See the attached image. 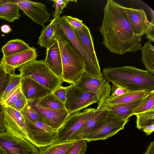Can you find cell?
Wrapping results in <instances>:
<instances>
[{"instance_id": "22", "label": "cell", "mask_w": 154, "mask_h": 154, "mask_svg": "<svg viewBox=\"0 0 154 154\" xmlns=\"http://www.w3.org/2000/svg\"><path fill=\"white\" fill-rule=\"evenodd\" d=\"M151 91H131L120 96L110 98H107L102 103L111 105L128 103L142 99Z\"/></svg>"}, {"instance_id": "21", "label": "cell", "mask_w": 154, "mask_h": 154, "mask_svg": "<svg viewBox=\"0 0 154 154\" xmlns=\"http://www.w3.org/2000/svg\"><path fill=\"white\" fill-rule=\"evenodd\" d=\"M107 111L96 109L93 115L78 130L69 138L68 141L85 140L91 131L107 114Z\"/></svg>"}, {"instance_id": "7", "label": "cell", "mask_w": 154, "mask_h": 154, "mask_svg": "<svg viewBox=\"0 0 154 154\" xmlns=\"http://www.w3.org/2000/svg\"><path fill=\"white\" fill-rule=\"evenodd\" d=\"M129 121L121 120L107 114L93 128L87 135L85 140L88 142L104 140L115 135L123 129Z\"/></svg>"}, {"instance_id": "44", "label": "cell", "mask_w": 154, "mask_h": 154, "mask_svg": "<svg viewBox=\"0 0 154 154\" xmlns=\"http://www.w3.org/2000/svg\"><path fill=\"white\" fill-rule=\"evenodd\" d=\"M154 141L150 143L144 154H154Z\"/></svg>"}, {"instance_id": "23", "label": "cell", "mask_w": 154, "mask_h": 154, "mask_svg": "<svg viewBox=\"0 0 154 154\" xmlns=\"http://www.w3.org/2000/svg\"><path fill=\"white\" fill-rule=\"evenodd\" d=\"M20 9L18 5L13 0H6L0 5V19L13 22L20 18L21 15L19 13Z\"/></svg>"}, {"instance_id": "18", "label": "cell", "mask_w": 154, "mask_h": 154, "mask_svg": "<svg viewBox=\"0 0 154 154\" xmlns=\"http://www.w3.org/2000/svg\"><path fill=\"white\" fill-rule=\"evenodd\" d=\"M20 86L21 91L27 100L41 98L52 92L50 89L28 78H22Z\"/></svg>"}, {"instance_id": "48", "label": "cell", "mask_w": 154, "mask_h": 154, "mask_svg": "<svg viewBox=\"0 0 154 154\" xmlns=\"http://www.w3.org/2000/svg\"><path fill=\"white\" fill-rule=\"evenodd\" d=\"M6 1V0H0V5L4 3Z\"/></svg>"}, {"instance_id": "25", "label": "cell", "mask_w": 154, "mask_h": 154, "mask_svg": "<svg viewBox=\"0 0 154 154\" xmlns=\"http://www.w3.org/2000/svg\"><path fill=\"white\" fill-rule=\"evenodd\" d=\"M141 61L147 71L154 74V47L151 42L145 43L140 49Z\"/></svg>"}, {"instance_id": "34", "label": "cell", "mask_w": 154, "mask_h": 154, "mask_svg": "<svg viewBox=\"0 0 154 154\" xmlns=\"http://www.w3.org/2000/svg\"><path fill=\"white\" fill-rule=\"evenodd\" d=\"M87 147V143L85 140H77L66 154H85Z\"/></svg>"}, {"instance_id": "47", "label": "cell", "mask_w": 154, "mask_h": 154, "mask_svg": "<svg viewBox=\"0 0 154 154\" xmlns=\"http://www.w3.org/2000/svg\"><path fill=\"white\" fill-rule=\"evenodd\" d=\"M0 154H6L5 152L0 147Z\"/></svg>"}, {"instance_id": "24", "label": "cell", "mask_w": 154, "mask_h": 154, "mask_svg": "<svg viewBox=\"0 0 154 154\" xmlns=\"http://www.w3.org/2000/svg\"><path fill=\"white\" fill-rule=\"evenodd\" d=\"M30 47L21 39H14L8 41L1 48L3 57L10 56L25 51Z\"/></svg>"}, {"instance_id": "40", "label": "cell", "mask_w": 154, "mask_h": 154, "mask_svg": "<svg viewBox=\"0 0 154 154\" xmlns=\"http://www.w3.org/2000/svg\"><path fill=\"white\" fill-rule=\"evenodd\" d=\"M5 105L0 103V133L6 131L5 126Z\"/></svg>"}, {"instance_id": "6", "label": "cell", "mask_w": 154, "mask_h": 154, "mask_svg": "<svg viewBox=\"0 0 154 154\" xmlns=\"http://www.w3.org/2000/svg\"><path fill=\"white\" fill-rule=\"evenodd\" d=\"M96 109L89 108L82 111L68 114L57 130V135L53 144L67 141L69 138L93 115Z\"/></svg>"}, {"instance_id": "32", "label": "cell", "mask_w": 154, "mask_h": 154, "mask_svg": "<svg viewBox=\"0 0 154 154\" xmlns=\"http://www.w3.org/2000/svg\"><path fill=\"white\" fill-rule=\"evenodd\" d=\"M21 78L22 77L20 74H16L15 73L14 71L12 72L11 74L9 84L3 95L2 102L5 99L10 92L15 87L20 84Z\"/></svg>"}, {"instance_id": "5", "label": "cell", "mask_w": 154, "mask_h": 154, "mask_svg": "<svg viewBox=\"0 0 154 154\" xmlns=\"http://www.w3.org/2000/svg\"><path fill=\"white\" fill-rule=\"evenodd\" d=\"M54 26L55 29L58 30L61 33L75 51L84 60L85 66V72L93 77L101 78L103 76L100 68L97 67L89 57L73 28L66 20V15L55 18Z\"/></svg>"}, {"instance_id": "17", "label": "cell", "mask_w": 154, "mask_h": 154, "mask_svg": "<svg viewBox=\"0 0 154 154\" xmlns=\"http://www.w3.org/2000/svg\"><path fill=\"white\" fill-rule=\"evenodd\" d=\"M141 100L131 103L116 104H107L102 103L97 106L96 109L107 111V114L121 120H127L131 116L134 110Z\"/></svg>"}, {"instance_id": "31", "label": "cell", "mask_w": 154, "mask_h": 154, "mask_svg": "<svg viewBox=\"0 0 154 154\" xmlns=\"http://www.w3.org/2000/svg\"><path fill=\"white\" fill-rule=\"evenodd\" d=\"M20 112L23 116L30 121H39L45 123L42 116L27 102Z\"/></svg>"}, {"instance_id": "13", "label": "cell", "mask_w": 154, "mask_h": 154, "mask_svg": "<svg viewBox=\"0 0 154 154\" xmlns=\"http://www.w3.org/2000/svg\"><path fill=\"white\" fill-rule=\"evenodd\" d=\"M27 103L42 117L45 123L58 130L69 114L66 109H54L42 106L38 99L27 100Z\"/></svg>"}, {"instance_id": "45", "label": "cell", "mask_w": 154, "mask_h": 154, "mask_svg": "<svg viewBox=\"0 0 154 154\" xmlns=\"http://www.w3.org/2000/svg\"><path fill=\"white\" fill-rule=\"evenodd\" d=\"M1 31L5 33H8L11 30L10 26L7 24H4L1 27Z\"/></svg>"}, {"instance_id": "15", "label": "cell", "mask_w": 154, "mask_h": 154, "mask_svg": "<svg viewBox=\"0 0 154 154\" xmlns=\"http://www.w3.org/2000/svg\"><path fill=\"white\" fill-rule=\"evenodd\" d=\"M37 53L34 47H30L22 52L8 57H3L0 64L7 73L11 74L16 69L32 60H36Z\"/></svg>"}, {"instance_id": "12", "label": "cell", "mask_w": 154, "mask_h": 154, "mask_svg": "<svg viewBox=\"0 0 154 154\" xmlns=\"http://www.w3.org/2000/svg\"><path fill=\"white\" fill-rule=\"evenodd\" d=\"M5 110L6 131L17 137L25 139L34 145V140L28 130L24 119L20 112L8 106H5Z\"/></svg>"}, {"instance_id": "28", "label": "cell", "mask_w": 154, "mask_h": 154, "mask_svg": "<svg viewBox=\"0 0 154 154\" xmlns=\"http://www.w3.org/2000/svg\"><path fill=\"white\" fill-rule=\"evenodd\" d=\"M152 110H154V90L141 99L132 115Z\"/></svg>"}, {"instance_id": "3", "label": "cell", "mask_w": 154, "mask_h": 154, "mask_svg": "<svg viewBox=\"0 0 154 154\" xmlns=\"http://www.w3.org/2000/svg\"><path fill=\"white\" fill-rule=\"evenodd\" d=\"M55 30L53 38L57 42L60 53L62 65V80L74 84L85 72V61L61 33L58 30Z\"/></svg>"}, {"instance_id": "19", "label": "cell", "mask_w": 154, "mask_h": 154, "mask_svg": "<svg viewBox=\"0 0 154 154\" xmlns=\"http://www.w3.org/2000/svg\"><path fill=\"white\" fill-rule=\"evenodd\" d=\"M44 61L51 70L62 79V65L60 53L58 43L53 38L46 48Z\"/></svg>"}, {"instance_id": "14", "label": "cell", "mask_w": 154, "mask_h": 154, "mask_svg": "<svg viewBox=\"0 0 154 154\" xmlns=\"http://www.w3.org/2000/svg\"><path fill=\"white\" fill-rule=\"evenodd\" d=\"M13 1L18 5L24 14L44 27V24L48 20L50 16L44 4L27 0Z\"/></svg>"}, {"instance_id": "20", "label": "cell", "mask_w": 154, "mask_h": 154, "mask_svg": "<svg viewBox=\"0 0 154 154\" xmlns=\"http://www.w3.org/2000/svg\"><path fill=\"white\" fill-rule=\"evenodd\" d=\"M73 29L89 57L97 67L100 68L94 48L93 38L88 27L84 24L80 31Z\"/></svg>"}, {"instance_id": "41", "label": "cell", "mask_w": 154, "mask_h": 154, "mask_svg": "<svg viewBox=\"0 0 154 154\" xmlns=\"http://www.w3.org/2000/svg\"><path fill=\"white\" fill-rule=\"evenodd\" d=\"M27 102V100L21 91L13 108L20 112L24 107Z\"/></svg>"}, {"instance_id": "43", "label": "cell", "mask_w": 154, "mask_h": 154, "mask_svg": "<svg viewBox=\"0 0 154 154\" xmlns=\"http://www.w3.org/2000/svg\"><path fill=\"white\" fill-rule=\"evenodd\" d=\"M146 134L149 136L154 131V124L147 126L142 129Z\"/></svg>"}, {"instance_id": "39", "label": "cell", "mask_w": 154, "mask_h": 154, "mask_svg": "<svg viewBox=\"0 0 154 154\" xmlns=\"http://www.w3.org/2000/svg\"><path fill=\"white\" fill-rule=\"evenodd\" d=\"M11 76V74L7 73L0 81V103L2 102L4 93L9 84Z\"/></svg>"}, {"instance_id": "9", "label": "cell", "mask_w": 154, "mask_h": 154, "mask_svg": "<svg viewBox=\"0 0 154 154\" xmlns=\"http://www.w3.org/2000/svg\"><path fill=\"white\" fill-rule=\"evenodd\" d=\"M73 84L83 91L95 94L98 99L97 106L103 102L111 92V86L103 76L100 79L96 78L85 72Z\"/></svg>"}, {"instance_id": "16", "label": "cell", "mask_w": 154, "mask_h": 154, "mask_svg": "<svg viewBox=\"0 0 154 154\" xmlns=\"http://www.w3.org/2000/svg\"><path fill=\"white\" fill-rule=\"evenodd\" d=\"M125 11L133 32L135 35L141 37L146 34L150 24L144 11L125 7Z\"/></svg>"}, {"instance_id": "37", "label": "cell", "mask_w": 154, "mask_h": 154, "mask_svg": "<svg viewBox=\"0 0 154 154\" xmlns=\"http://www.w3.org/2000/svg\"><path fill=\"white\" fill-rule=\"evenodd\" d=\"M66 19L68 23L73 29L79 31L81 30L84 24L82 20L69 16H66Z\"/></svg>"}, {"instance_id": "29", "label": "cell", "mask_w": 154, "mask_h": 154, "mask_svg": "<svg viewBox=\"0 0 154 154\" xmlns=\"http://www.w3.org/2000/svg\"><path fill=\"white\" fill-rule=\"evenodd\" d=\"M40 105L43 107L54 109H65L64 104L57 99L51 93L38 99Z\"/></svg>"}, {"instance_id": "1", "label": "cell", "mask_w": 154, "mask_h": 154, "mask_svg": "<svg viewBox=\"0 0 154 154\" xmlns=\"http://www.w3.org/2000/svg\"><path fill=\"white\" fill-rule=\"evenodd\" d=\"M125 8L114 0H108L99 29L105 47L111 52L120 55L136 52L142 47V38L133 33Z\"/></svg>"}, {"instance_id": "35", "label": "cell", "mask_w": 154, "mask_h": 154, "mask_svg": "<svg viewBox=\"0 0 154 154\" xmlns=\"http://www.w3.org/2000/svg\"><path fill=\"white\" fill-rule=\"evenodd\" d=\"M53 2L52 6L55 8V11L53 12L54 18H57L63 13V10L66 7V5L70 2H76L77 1L69 0H52Z\"/></svg>"}, {"instance_id": "2", "label": "cell", "mask_w": 154, "mask_h": 154, "mask_svg": "<svg viewBox=\"0 0 154 154\" xmlns=\"http://www.w3.org/2000/svg\"><path fill=\"white\" fill-rule=\"evenodd\" d=\"M103 78L132 91L154 90V75L147 70L127 66L103 69Z\"/></svg>"}, {"instance_id": "46", "label": "cell", "mask_w": 154, "mask_h": 154, "mask_svg": "<svg viewBox=\"0 0 154 154\" xmlns=\"http://www.w3.org/2000/svg\"><path fill=\"white\" fill-rule=\"evenodd\" d=\"M7 73L4 68L0 64V81Z\"/></svg>"}, {"instance_id": "33", "label": "cell", "mask_w": 154, "mask_h": 154, "mask_svg": "<svg viewBox=\"0 0 154 154\" xmlns=\"http://www.w3.org/2000/svg\"><path fill=\"white\" fill-rule=\"evenodd\" d=\"M21 92L20 84L10 92L2 102L3 103L5 106H8L13 108Z\"/></svg>"}, {"instance_id": "38", "label": "cell", "mask_w": 154, "mask_h": 154, "mask_svg": "<svg viewBox=\"0 0 154 154\" xmlns=\"http://www.w3.org/2000/svg\"><path fill=\"white\" fill-rule=\"evenodd\" d=\"M55 97L64 104L66 97V87L60 86L52 92Z\"/></svg>"}, {"instance_id": "8", "label": "cell", "mask_w": 154, "mask_h": 154, "mask_svg": "<svg viewBox=\"0 0 154 154\" xmlns=\"http://www.w3.org/2000/svg\"><path fill=\"white\" fill-rule=\"evenodd\" d=\"M98 102V97L94 93L83 91L73 84L66 87L64 106L69 114L79 112Z\"/></svg>"}, {"instance_id": "11", "label": "cell", "mask_w": 154, "mask_h": 154, "mask_svg": "<svg viewBox=\"0 0 154 154\" xmlns=\"http://www.w3.org/2000/svg\"><path fill=\"white\" fill-rule=\"evenodd\" d=\"M0 147L6 154H38V148L27 140L6 131L0 133Z\"/></svg>"}, {"instance_id": "26", "label": "cell", "mask_w": 154, "mask_h": 154, "mask_svg": "<svg viewBox=\"0 0 154 154\" xmlns=\"http://www.w3.org/2000/svg\"><path fill=\"white\" fill-rule=\"evenodd\" d=\"M77 140L68 141L39 148L38 154H66Z\"/></svg>"}, {"instance_id": "10", "label": "cell", "mask_w": 154, "mask_h": 154, "mask_svg": "<svg viewBox=\"0 0 154 154\" xmlns=\"http://www.w3.org/2000/svg\"><path fill=\"white\" fill-rule=\"evenodd\" d=\"M23 117L29 134L34 140L35 146L39 148L53 144L57 135V129L43 122L32 121Z\"/></svg>"}, {"instance_id": "27", "label": "cell", "mask_w": 154, "mask_h": 154, "mask_svg": "<svg viewBox=\"0 0 154 154\" xmlns=\"http://www.w3.org/2000/svg\"><path fill=\"white\" fill-rule=\"evenodd\" d=\"M55 18L51 20L50 23L44 27L42 31L37 44L41 47L46 48L48 47L55 32L54 22Z\"/></svg>"}, {"instance_id": "4", "label": "cell", "mask_w": 154, "mask_h": 154, "mask_svg": "<svg viewBox=\"0 0 154 154\" xmlns=\"http://www.w3.org/2000/svg\"><path fill=\"white\" fill-rule=\"evenodd\" d=\"M22 78H28L53 92L61 86L63 81L55 74L43 60H35L22 65L18 69Z\"/></svg>"}, {"instance_id": "30", "label": "cell", "mask_w": 154, "mask_h": 154, "mask_svg": "<svg viewBox=\"0 0 154 154\" xmlns=\"http://www.w3.org/2000/svg\"><path fill=\"white\" fill-rule=\"evenodd\" d=\"M136 116V127L139 130L144 127L154 124V110L138 114Z\"/></svg>"}, {"instance_id": "42", "label": "cell", "mask_w": 154, "mask_h": 154, "mask_svg": "<svg viewBox=\"0 0 154 154\" xmlns=\"http://www.w3.org/2000/svg\"><path fill=\"white\" fill-rule=\"evenodd\" d=\"M154 18L150 22V24L149 27L147 31L146 35V38L148 41L151 42H154Z\"/></svg>"}, {"instance_id": "36", "label": "cell", "mask_w": 154, "mask_h": 154, "mask_svg": "<svg viewBox=\"0 0 154 154\" xmlns=\"http://www.w3.org/2000/svg\"><path fill=\"white\" fill-rule=\"evenodd\" d=\"M111 92V94L107 98H112L122 96L131 91L126 88L115 83H112Z\"/></svg>"}]
</instances>
